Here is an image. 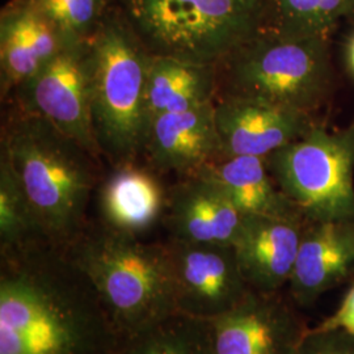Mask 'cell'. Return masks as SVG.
<instances>
[{
    "mask_svg": "<svg viewBox=\"0 0 354 354\" xmlns=\"http://www.w3.org/2000/svg\"><path fill=\"white\" fill-rule=\"evenodd\" d=\"M266 158L232 156L206 165L197 175L215 181L243 215H268L301 219L302 215L279 189Z\"/></svg>",
    "mask_w": 354,
    "mask_h": 354,
    "instance_id": "obj_18",
    "label": "cell"
},
{
    "mask_svg": "<svg viewBox=\"0 0 354 354\" xmlns=\"http://www.w3.org/2000/svg\"><path fill=\"white\" fill-rule=\"evenodd\" d=\"M121 354H214L210 323L177 313L129 337Z\"/></svg>",
    "mask_w": 354,
    "mask_h": 354,
    "instance_id": "obj_20",
    "label": "cell"
},
{
    "mask_svg": "<svg viewBox=\"0 0 354 354\" xmlns=\"http://www.w3.org/2000/svg\"><path fill=\"white\" fill-rule=\"evenodd\" d=\"M88 44L95 136L100 151L127 165L145 147L149 130L146 84L151 54L115 23L100 28Z\"/></svg>",
    "mask_w": 354,
    "mask_h": 354,
    "instance_id": "obj_4",
    "label": "cell"
},
{
    "mask_svg": "<svg viewBox=\"0 0 354 354\" xmlns=\"http://www.w3.org/2000/svg\"><path fill=\"white\" fill-rule=\"evenodd\" d=\"M298 354H354V336L342 330L308 328Z\"/></svg>",
    "mask_w": 354,
    "mask_h": 354,
    "instance_id": "obj_24",
    "label": "cell"
},
{
    "mask_svg": "<svg viewBox=\"0 0 354 354\" xmlns=\"http://www.w3.org/2000/svg\"><path fill=\"white\" fill-rule=\"evenodd\" d=\"M67 44L88 41L105 0H30Z\"/></svg>",
    "mask_w": 354,
    "mask_h": 354,
    "instance_id": "obj_23",
    "label": "cell"
},
{
    "mask_svg": "<svg viewBox=\"0 0 354 354\" xmlns=\"http://www.w3.org/2000/svg\"><path fill=\"white\" fill-rule=\"evenodd\" d=\"M124 344L64 247L1 251L0 354H121Z\"/></svg>",
    "mask_w": 354,
    "mask_h": 354,
    "instance_id": "obj_1",
    "label": "cell"
},
{
    "mask_svg": "<svg viewBox=\"0 0 354 354\" xmlns=\"http://www.w3.org/2000/svg\"><path fill=\"white\" fill-rule=\"evenodd\" d=\"M153 55L198 64L225 61L257 36L261 0H127Z\"/></svg>",
    "mask_w": 354,
    "mask_h": 354,
    "instance_id": "obj_5",
    "label": "cell"
},
{
    "mask_svg": "<svg viewBox=\"0 0 354 354\" xmlns=\"http://www.w3.org/2000/svg\"><path fill=\"white\" fill-rule=\"evenodd\" d=\"M67 42L29 0L1 17V92L21 87Z\"/></svg>",
    "mask_w": 354,
    "mask_h": 354,
    "instance_id": "obj_16",
    "label": "cell"
},
{
    "mask_svg": "<svg viewBox=\"0 0 354 354\" xmlns=\"http://www.w3.org/2000/svg\"><path fill=\"white\" fill-rule=\"evenodd\" d=\"M345 62L349 74L354 79V33L348 39L346 48H345Z\"/></svg>",
    "mask_w": 354,
    "mask_h": 354,
    "instance_id": "obj_26",
    "label": "cell"
},
{
    "mask_svg": "<svg viewBox=\"0 0 354 354\" xmlns=\"http://www.w3.org/2000/svg\"><path fill=\"white\" fill-rule=\"evenodd\" d=\"M26 190L46 241L67 247L84 231L95 187L93 158L49 121L23 111L7 127L1 143Z\"/></svg>",
    "mask_w": 354,
    "mask_h": 354,
    "instance_id": "obj_2",
    "label": "cell"
},
{
    "mask_svg": "<svg viewBox=\"0 0 354 354\" xmlns=\"http://www.w3.org/2000/svg\"><path fill=\"white\" fill-rule=\"evenodd\" d=\"M168 197L151 172L131 165H120L108 177L100 192V212L105 227L138 236L160 218Z\"/></svg>",
    "mask_w": 354,
    "mask_h": 354,
    "instance_id": "obj_17",
    "label": "cell"
},
{
    "mask_svg": "<svg viewBox=\"0 0 354 354\" xmlns=\"http://www.w3.org/2000/svg\"><path fill=\"white\" fill-rule=\"evenodd\" d=\"M266 160L306 223L354 216V120L337 130L315 124Z\"/></svg>",
    "mask_w": 354,
    "mask_h": 354,
    "instance_id": "obj_6",
    "label": "cell"
},
{
    "mask_svg": "<svg viewBox=\"0 0 354 354\" xmlns=\"http://www.w3.org/2000/svg\"><path fill=\"white\" fill-rule=\"evenodd\" d=\"M277 33L327 37L337 23L354 16V0H276Z\"/></svg>",
    "mask_w": 354,
    "mask_h": 354,
    "instance_id": "obj_22",
    "label": "cell"
},
{
    "mask_svg": "<svg viewBox=\"0 0 354 354\" xmlns=\"http://www.w3.org/2000/svg\"><path fill=\"white\" fill-rule=\"evenodd\" d=\"M214 114L222 158H268L315 125L308 112L239 95L214 102Z\"/></svg>",
    "mask_w": 354,
    "mask_h": 354,
    "instance_id": "obj_11",
    "label": "cell"
},
{
    "mask_svg": "<svg viewBox=\"0 0 354 354\" xmlns=\"http://www.w3.org/2000/svg\"><path fill=\"white\" fill-rule=\"evenodd\" d=\"M214 68L213 64L151 54L146 84L149 125L158 115L213 102Z\"/></svg>",
    "mask_w": 354,
    "mask_h": 354,
    "instance_id": "obj_19",
    "label": "cell"
},
{
    "mask_svg": "<svg viewBox=\"0 0 354 354\" xmlns=\"http://www.w3.org/2000/svg\"><path fill=\"white\" fill-rule=\"evenodd\" d=\"M88 41L66 44L17 89L23 111L45 118L96 156L102 151L92 122Z\"/></svg>",
    "mask_w": 354,
    "mask_h": 354,
    "instance_id": "obj_8",
    "label": "cell"
},
{
    "mask_svg": "<svg viewBox=\"0 0 354 354\" xmlns=\"http://www.w3.org/2000/svg\"><path fill=\"white\" fill-rule=\"evenodd\" d=\"M304 226L301 219L244 215L232 247L252 290L279 292L289 283Z\"/></svg>",
    "mask_w": 354,
    "mask_h": 354,
    "instance_id": "obj_13",
    "label": "cell"
},
{
    "mask_svg": "<svg viewBox=\"0 0 354 354\" xmlns=\"http://www.w3.org/2000/svg\"><path fill=\"white\" fill-rule=\"evenodd\" d=\"M315 330H342L354 336V283L342 298L339 307L320 322Z\"/></svg>",
    "mask_w": 354,
    "mask_h": 354,
    "instance_id": "obj_25",
    "label": "cell"
},
{
    "mask_svg": "<svg viewBox=\"0 0 354 354\" xmlns=\"http://www.w3.org/2000/svg\"><path fill=\"white\" fill-rule=\"evenodd\" d=\"M145 149L155 167L188 176L222 158L214 102L150 121Z\"/></svg>",
    "mask_w": 354,
    "mask_h": 354,
    "instance_id": "obj_14",
    "label": "cell"
},
{
    "mask_svg": "<svg viewBox=\"0 0 354 354\" xmlns=\"http://www.w3.org/2000/svg\"><path fill=\"white\" fill-rule=\"evenodd\" d=\"M209 323L214 354H298L308 330L297 306L281 291L251 290Z\"/></svg>",
    "mask_w": 354,
    "mask_h": 354,
    "instance_id": "obj_10",
    "label": "cell"
},
{
    "mask_svg": "<svg viewBox=\"0 0 354 354\" xmlns=\"http://www.w3.org/2000/svg\"><path fill=\"white\" fill-rule=\"evenodd\" d=\"M178 314L213 320L226 314L252 290L228 244H167Z\"/></svg>",
    "mask_w": 354,
    "mask_h": 354,
    "instance_id": "obj_9",
    "label": "cell"
},
{
    "mask_svg": "<svg viewBox=\"0 0 354 354\" xmlns=\"http://www.w3.org/2000/svg\"><path fill=\"white\" fill-rule=\"evenodd\" d=\"M228 58L227 95L257 97L311 113L328 92L327 37H292L277 32L256 36Z\"/></svg>",
    "mask_w": 354,
    "mask_h": 354,
    "instance_id": "obj_7",
    "label": "cell"
},
{
    "mask_svg": "<svg viewBox=\"0 0 354 354\" xmlns=\"http://www.w3.org/2000/svg\"><path fill=\"white\" fill-rule=\"evenodd\" d=\"M46 241L26 190L7 155L0 156V244L1 251Z\"/></svg>",
    "mask_w": 354,
    "mask_h": 354,
    "instance_id": "obj_21",
    "label": "cell"
},
{
    "mask_svg": "<svg viewBox=\"0 0 354 354\" xmlns=\"http://www.w3.org/2000/svg\"><path fill=\"white\" fill-rule=\"evenodd\" d=\"M64 251L89 279L125 340L177 314L167 245L104 226L84 230Z\"/></svg>",
    "mask_w": 354,
    "mask_h": 354,
    "instance_id": "obj_3",
    "label": "cell"
},
{
    "mask_svg": "<svg viewBox=\"0 0 354 354\" xmlns=\"http://www.w3.org/2000/svg\"><path fill=\"white\" fill-rule=\"evenodd\" d=\"M353 276L354 216L306 223L288 283L292 304L311 307Z\"/></svg>",
    "mask_w": 354,
    "mask_h": 354,
    "instance_id": "obj_12",
    "label": "cell"
},
{
    "mask_svg": "<svg viewBox=\"0 0 354 354\" xmlns=\"http://www.w3.org/2000/svg\"><path fill=\"white\" fill-rule=\"evenodd\" d=\"M174 241L228 244L236 239L244 215L215 181L190 176L168 196Z\"/></svg>",
    "mask_w": 354,
    "mask_h": 354,
    "instance_id": "obj_15",
    "label": "cell"
}]
</instances>
